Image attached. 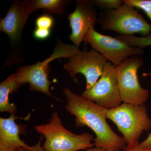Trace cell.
<instances>
[{
  "mask_svg": "<svg viewBox=\"0 0 151 151\" xmlns=\"http://www.w3.org/2000/svg\"><path fill=\"white\" fill-rule=\"evenodd\" d=\"M106 62L102 55L92 49L88 51H81L70 58L63 68L77 83L76 74H83L86 78V89H88L101 77Z\"/></svg>",
  "mask_w": 151,
  "mask_h": 151,
  "instance_id": "cell-9",
  "label": "cell"
},
{
  "mask_svg": "<svg viewBox=\"0 0 151 151\" xmlns=\"http://www.w3.org/2000/svg\"><path fill=\"white\" fill-rule=\"evenodd\" d=\"M81 96L105 109H112L121 105L122 100L116 67L107 61L99 80L91 88L85 89Z\"/></svg>",
  "mask_w": 151,
  "mask_h": 151,
  "instance_id": "cell-8",
  "label": "cell"
},
{
  "mask_svg": "<svg viewBox=\"0 0 151 151\" xmlns=\"http://www.w3.org/2000/svg\"><path fill=\"white\" fill-rule=\"evenodd\" d=\"M30 116L25 118H19L15 114H11L8 118H0V149L10 151L22 148L28 151H44L41 145L42 137L39 142L35 145H27L21 139L19 135L26 134L25 126L16 123L17 119L28 120Z\"/></svg>",
  "mask_w": 151,
  "mask_h": 151,
  "instance_id": "cell-11",
  "label": "cell"
},
{
  "mask_svg": "<svg viewBox=\"0 0 151 151\" xmlns=\"http://www.w3.org/2000/svg\"><path fill=\"white\" fill-rule=\"evenodd\" d=\"M70 1L66 0H32V13L42 9L43 14L61 15L65 12V5Z\"/></svg>",
  "mask_w": 151,
  "mask_h": 151,
  "instance_id": "cell-14",
  "label": "cell"
},
{
  "mask_svg": "<svg viewBox=\"0 0 151 151\" xmlns=\"http://www.w3.org/2000/svg\"><path fill=\"white\" fill-rule=\"evenodd\" d=\"M76 7L68 15L71 33L69 39L79 47L85 35L98 22L95 6L91 0H76Z\"/></svg>",
  "mask_w": 151,
  "mask_h": 151,
  "instance_id": "cell-10",
  "label": "cell"
},
{
  "mask_svg": "<svg viewBox=\"0 0 151 151\" xmlns=\"http://www.w3.org/2000/svg\"><path fill=\"white\" fill-rule=\"evenodd\" d=\"M37 132L44 136V151H77L94 147L93 136L88 133L76 134L64 127L58 113H52L49 123L35 127Z\"/></svg>",
  "mask_w": 151,
  "mask_h": 151,
  "instance_id": "cell-2",
  "label": "cell"
},
{
  "mask_svg": "<svg viewBox=\"0 0 151 151\" xmlns=\"http://www.w3.org/2000/svg\"><path fill=\"white\" fill-rule=\"evenodd\" d=\"M18 151H28L27 150H25L24 149L22 148H20L18 149Z\"/></svg>",
  "mask_w": 151,
  "mask_h": 151,
  "instance_id": "cell-24",
  "label": "cell"
},
{
  "mask_svg": "<svg viewBox=\"0 0 151 151\" xmlns=\"http://www.w3.org/2000/svg\"><path fill=\"white\" fill-rule=\"evenodd\" d=\"M123 2L135 8L142 10L151 20V0H123Z\"/></svg>",
  "mask_w": 151,
  "mask_h": 151,
  "instance_id": "cell-17",
  "label": "cell"
},
{
  "mask_svg": "<svg viewBox=\"0 0 151 151\" xmlns=\"http://www.w3.org/2000/svg\"><path fill=\"white\" fill-rule=\"evenodd\" d=\"M95 6L101 9L102 11L111 10L119 8L124 4L121 0H93Z\"/></svg>",
  "mask_w": 151,
  "mask_h": 151,
  "instance_id": "cell-16",
  "label": "cell"
},
{
  "mask_svg": "<svg viewBox=\"0 0 151 151\" xmlns=\"http://www.w3.org/2000/svg\"><path fill=\"white\" fill-rule=\"evenodd\" d=\"M54 20L51 15L42 14L36 20V27L51 29L54 24Z\"/></svg>",
  "mask_w": 151,
  "mask_h": 151,
  "instance_id": "cell-18",
  "label": "cell"
},
{
  "mask_svg": "<svg viewBox=\"0 0 151 151\" xmlns=\"http://www.w3.org/2000/svg\"><path fill=\"white\" fill-rule=\"evenodd\" d=\"M83 41L102 55L106 61L115 67L122 64L132 56H140L143 48L131 47L117 38L104 35L92 27L85 35Z\"/></svg>",
  "mask_w": 151,
  "mask_h": 151,
  "instance_id": "cell-7",
  "label": "cell"
},
{
  "mask_svg": "<svg viewBox=\"0 0 151 151\" xmlns=\"http://www.w3.org/2000/svg\"><path fill=\"white\" fill-rule=\"evenodd\" d=\"M139 145L142 148L151 150V133L145 141L139 143Z\"/></svg>",
  "mask_w": 151,
  "mask_h": 151,
  "instance_id": "cell-20",
  "label": "cell"
},
{
  "mask_svg": "<svg viewBox=\"0 0 151 151\" xmlns=\"http://www.w3.org/2000/svg\"><path fill=\"white\" fill-rule=\"evenodd\" d=\"M122 151H151V150L142 148L138 145L133 147L127 146Z\"/></svg>",
  "mask_w": 151,
  "mask_h": 151,
  "instance_id": "cell-21",
  "label": "cell"
},
{
  "mask_svg": "<svg viewBox=\"0 0 151 151\" xmlns=\"http://www.w3.org/2000/svg\"><path fill=\"white\" fill-rule=\"evenodd\" d=\"M106 117L117 126L127 146L138 145L139 139L145 131L151 128L145 105L124 103L116 108L108 109Z\"/></svg>",
  "mask_w": 151,
  "mask_h": 151,
  "instance_id": "cell-3",
  "label": "cell"
},
{
  "mask_svg": "<svg viewBox=\"0 0 151 151\" xmlns=\"http://www.w3.org/2000/svg\"><path fill=\"white\" fill-rule=\"evenodd\" d=\"M143 64L142 58L134 56L116 67L119 92L124 103L143 105L148 100V90L139 82L138 71Z\"/></svg>",
  "mask_w": 151,
  "mask_h": 151,
  "instance_id": "cell-6",
  "label": "cell"
},
{
  "mask_svg": "<svg viewBox=\"0 0 151 151\" xmlns=\"http://www.w3.org/2000/svg\"><path fill=\"white\" fill-rule=\"evenodd\" d=\"M72 54V49L68 45L58 42L52 54L42 62L19 67L15 73L17 81L21 85L29 83L31 91L42 92L57 100L50 91L52 83L48 78L50 72V63L60 58H69Z\"/></svg>",
  "mask_w": 151,
  "mask_h": 151,
  "instance_id": "cell-5",
  "label": "cell"
},
{
  "mask_svg": "<svg viewBox=\"0 0 151 151\" xmlns=\"http://www.w3.org/2000/svg\"><path fill=\"white\" fill-rule=\"evenodd\" d=\"M98 23L102 29L112 31L121 35L139 34L146 37L151 33V25L137 9L124 2L118 9L102 11Z\"/></svg>",
  "mask_w": 151,
  "mask_h": 151,
  "instance_id": "cell-4",
  "label": "cell"
},
{
  "mask_svg": "<svg viewBox=\"0 0 151 151\" xmlns=\"http://www.w3.org/2000/svg\"><path fill=\"white\" fill-rule=\"evenodd\" d=\"M86 151H108L103 148H100L92 147L91 148H89L86 150Z\"/></svg>",
  "mask_w": 151,
  "mask_h": 151,
  "instance_id": "cell-22",
  "label": "cell"
},
{
  "mask_svg": "<svg viewBox=\"0 0 151 151\" xmlns=\"http://www.w3.org/2000/svg\"><path fill=\"white\" fill-rule=\"evenodd\" d=\"M21 84L19 83L15 73L9 76L0 84V112L15 114L17 111L16 105L9 102V95L16 92Z\"/></svg>",
  "mask_w": 151,
  "mask_h": 151,
  "instance_id": "cell-13",
  "label": "cell"
},
{
  "mask_svg": "<svg viewBox=\"0 0 151 151\" xmlns=\"http://www.w3.org/2000/svg\"><path fill=\"white\" fill-rule=\"evenodd\" d=\"M51 29L36 27L33 32V36L38 40H44L49 37Z\"/></svg>",
  "mask_w": 151,
  "mask_h": 151,
  "instance_id": "cell-19",
  "label": "cell"
},
{
  "mask_svg": "<svg viewBox=\"0 0 151 151\" xmlns=\"http://www.w3.org/2000/svg\"><path fill=\"white\" fill-rule=\"evenodd\" d=\"M116 38L131 47L144 48L151 45V34L146 37H139L134 35H120L117 36Z\"/></svg>",
  "mask_w": 151,
  "mask_h": 151,
  "instance_id": "cell-15",
  "label": "cell"
},
{
  "mask_svg": "<svg viewBox=\"0 0 151 151\" xmlns=\"http://www.w3.org/2000/svg\"><path fill=\"white\" fill-rule=\"evenodd\" d=\"M0 151H6L3 150H1V149H0ZM18 151V149H17V150H12V151Z\"/></svg>",
  "mask_w": 151,
  "mask_h": 151,
  "instance_id": "cell-25",
  "label": "cell"
},
{
  "mask_svg": "<svg viewBox=\"0 0 151 151\" xmlns=\"http://www.w3.org/2000/svg\"><path fill=\"white\" fill-rule=\"evenodd\" d=\"M32 0L15 1L12 3L5 17L0 20V30L8 36L13 42L19 40L30 15Z\"/></svg>",
  "mask_w": 151,
  "mask_h": 151,
  "instance_id": "cell-12",
  "label": "cell"
},
{
  "mask_svg": "<svg viewBox=\"0 0 151 151\" xmlns=\"http://www.w3.org/2000/svg\"><path fill=\"white\" fill-rule=\"evenodd\" d=\"M63 94L67 100L66 111L75 116L77 128L86 126L96 135L94 146L108 151H122L126 147L124 138L116 134L106 121L108 109L65 88Z\"/></svg>",
  "mask_w": 151,
  "mask_h": 151,
  "instance_id": "cell-1",
  "label": "cell"
},
{
  "mask_svg": "<svg viewBox=\"0 0 151 151\" xmlns=\"http://www.w3.org/2000/svg\"><path fill=\"white\" fill-rule=\"evenodd\" d=\"M142 75L143 76H144V77H145V76H151V73H142Z\"/></svg>",
  "mask_w": 151,
  "mask_h": 151,
  "instance_id": "cell-23",
  "label": "cell"
}]
</instances>
